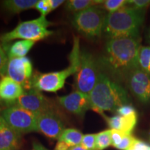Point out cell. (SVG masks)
Masks as SVG:
<instances>
[{
  "label": "cell",
  "mask_w": 150,
  "mask_h": 150,
  "mask_svg": "<svg viewBox=\"0 0 150 150\" xmlns=\"http://www.w3.org/2000/svg\"><path fill=\"white\" fill-rule=\"evenodd\" d=\"M34 8L38 11L41 14L40 16L45 17L47 15L51 12V7H50L49 0H40L38 1Z\"/></svg>",
  "instance_id": "484cf974"
},
{
  "label": "cell",
  "mask_w": 150,
  "mask_h": 150,
  "mask_svg": "<svg viewBox=\"0 0 150 150\" xmlns=\"http://www.w3.org/2000/svg\"><path fill=\"white\" fill-rule=\"evenodd\" d=\"M135 140H136V138H134L131 134L125 135V137L123 138V139L122 140L120 144L116 147V149L120 150L128 149L129 148L131 147V145H132L133 142H134Z\"/></svg>",
  "instance_id": "f1b7e54d"
},
{
  "label": "cell",
  "mask_w": 150,
  "mask_h": 150,
  "mask_svg": "<svg viewBox=\"0 0 150 150\" xmlns=\"http://www.w3.org/2000/svg\"><path fill=\"white\" fill-rule=\"evenodd\" d=\"M99 67L98 62L91 53L81 51L80 65L74 79V87L76 91L89 95L98 79L100 73Z\"/></svg>",
  "instance_id": "52a82bcc"
},
{
  "label": "cell",
  "mask_w": 150,
  "mask_h": 150,
  "mask_svg": "<svg viewBox=\"0 0 150 150\" xmlns=\"http://www.w3.org/2000/svg\"><path fill=\"white\" fill-rule=\"evenodd\" d=\"M127 5L136 10L144 11L150 5V1L149 0H131L128 1Z\"/></svg>",
  "instance_id": "4316f807"
},
{
  "label": "cell",
  "mask_w": 150,
  "mask_h": 150,
  "mask_svg": "<svg viewBox=\"0 0 150 150\" xmlns=\"http://www.w3.org/2000/svg\"><path fill=\"white\" fill-rule=\"evenodd\" d=\"M81 146L89 150L96 149V134L84 135Z\"/></svg>",
  "instance_id": "cb8c5ba5"
},
{
  "label": "cell",
  "mask_w": 150,
  "mask_h": 150,
  "mask_svg": "<svg viewBox=\"0 0 150 150\" xmlns=\"http://www.w3.org/2000/svg\"><path fill=\"white\" fill-rule=\"evenodd\" d=\"M101 0H69L65 2V9L71 12H79L90 7L102 4Z\"/></svg>",
  "instance_id": "ffe728a7"
},
{
  "label": "cell",
  "mask_w": 150,
  "mask_h": 150,
  "mask_svg": "<svg viewBox=\"0 0 150 150\" xmlns=\"http://www.w3.org/2000/svg\"><path fill=\"white\" fill-rule=\"evenodd\" d=\"M145 18V11L132 8L129 6L107 14L103 34L108 39L139 37L140 28Z\"/></svg>",
  "instance_id": "3957f363"
},
{
  "label": "cell",
  "mask_w": 150,
  "mask_h": 150,
  "mask_svg": "<svg viewBox=\"0 0 150 150\" xmlns=\"http://www.w3.org/2000/svg\"><path fill=\"white\" fill-rule=\"evenodd\" d=\"M127 86L140 102H150V75L140 68L131 72L127 77Z\"/></svg>",
  "instance_id": "7c38bea8"
},
{
  "label": "cell",
  "mask_w": 150,
  "mask_h": 150,
  "mask_svg": "<svg viewBox=\"0 0 150 150\" xmlns=\"http://www.w3.org/2000/svg\"><path fill=\"white\" fill-rule=\"evenodd\" d=\"M51 24V22L43 16L20 22L10 32L4 33L0 36V43L1 45L6 44L16 39L34 42L43 40L53 34V31L47 29Z\"/></svg>",
  "instance_id": "8992f818"
},
{
  "label": "cell",
  "mask_w": 150,
  "mask_h": 150,
  "mask_svg": "<svg viewBox=\"0 0 150 150\" xmlns=\"http://www.w3.org/2000/svg\"><path fill=\"white\" fill-rule=\"evenodd\" d=\"M127 150H136V149H131V148H129V149H127Z\"/></svg>",
  "instance_id": "f35d334b"
},
{
  "label": "cell",
  "mask_w": 150,
  "mask_h": 150,
  "mask_svg": "<svg viewBox=\"0 0 150 150\" xmlns=\"http://www.w3.org/2000/svg\"><path fill=\"white\" fill-rule=\"evenodd\" d=\"M14 105L29 110L35 116L47 110L57 109L50 99L35 88L24 91L23 95L16 101Z\"/></svg>",
  "instance_id": "9c48e42d"
},
{
  "label": "cell",
  "mask_w": 150,
  "mask_h": 150,
  "mask_svg": "<svg viewBox=\"0 0 150 150\" xmlns=\"http://www.w3.org/2000/svg\"><path fill=\"white\" fill-rule=\"evenodd\" d=\"M111 145V129H107L96 134V149L104 150Z\"/></svg>",
  "instance_id": "7402d4cb"
},
{
  "label": "cell",
  "mask_w": 150,
  "mask_h": 150,
  "mask_svg": "<svg viewBox=\"0 0 150 150\" xmlns=\"http://www.w3.org/2000/svg\"><path fill=\"white\" fill-rule=\"evenodd\" d=\"M70 146L67 145L65 142L59 141L56 143L54 150H70Z\"/></svg>",
  "instance_id": "d6a6232c"
},
{
  "label": "cell",
  "mask_w": 150,
  "mask_h": 150,
  "mask_svg": "<svg viewBox=\"0 0 150 150\" xmlns=\"http://www.w3.org/2000/svg\"><path fill=\"white\" fill-rule=\"evenodd\" d=\"M81 50L79 38L74 37L73 47L70 54V65L63 70L48 73L35 72L30 81L31 88L39 91L56 93L65 85V81L71 75H74L80 65Z\"/></svg>",
  "instance_id": "277c9868"
},
{
  "label": "cell",
  "mask_w": 150,
  "mask_h": 150,
  "mask_svg": "<svg viewBox=\"0 0 150 150\" xmlns=\"http://www.w3.org/2000/svg\"><path fill=\"white\" fill-rule=\"evenodd\" d=\"M125 135L129 134H125V133L115 129H111V145L112 147H117L120 144Z\"/></svg>",
  "instance_id": "83f0119b"
},
{
  "label": "cell",
  "mask_w": 150,
  "mask_h": 150,
  "mask_svg": "<svg viewBox=\"0 0 150 150\" xmlns=\"http://www.w3.org/2000/svg\"><path fill=\"white\" fill-rule=\"evenodd\" d=\"M33 149L35 150H47L44 146L41 145L40 142H34L33 143Z\"/></svg>",
  "instance_id": "836d02e7"
},
{
  "label": "cell",
  "mask_w": 150,
  "mask_h": 150,
  "mask_svg": "<svg viewBox=\"0 0 150 150\" xmlns=\"http://www.w3.org/2000/svg\"><path fill=\"white\" fill-rule=\"evenodd\" d=\"M6 74L20 84L24 90H29L31 88L30 81L33 76L32 62L27 56L9 59Z\"/></svg>",
  "instance_id": "30bf717a"
},
{
  "label": "cell",
  "mask_w": 150,
  "mask_h": 150,
  "mask_svg": "<svg viewBox=\"0 0 150 150\" xmlns=\"http://www.w3.org/2000/svg\"><path fill=\"white\" fill-rule=\"evenodd\" d=\"M88 95L91 109L102 116L104 111H116L129 102L126 90L104 72L99 73L96 85Z\"/></svg>",
  "instance_id": "7a4b0ae2"
},
{
  "label": "cell",
  "mask_w": 150,
  "mask_h": 150,
  "mask_svg": "<svg viewBox=\"0 0 150 150\" xmlns=\"http://www.w3.org/2000/svg\"><path fill=\"white\" fill-rule=\"evenodd\" d=\"M8 61V58L6 53L2 45L0 43V76H5L6 72V66Z\"/></svg>",
  "instance_id": "d4e9b609"
},
{
  "label": "cell",
  "mask_w": 150,
  "mask_h": 150,
  "mask_svg": "<svg viewBox=\"0 0 150 150\" xmlns=\"http://www.w3.org/2000/svg\"><path fill=\"white\" fill-rule=\"evenodd\" d=\"M106 16L104 9L95 6L76 13L72 24L81 35L94 40L102 36Z\"/></svg>",
  "instance_id": "5b68a950"
},
{
  "label": "cell",
  "mask_w": 150,
  "mask_h": 150,
  "mask_svg": "<svg viewBox=\"0 0 150 150\" xmlns=\"http://www.w3.org/2000/svg\"><path fill=\"white\" fill-rule=\"evenodd\" d=\"M149 43H150V29H149Z\"/></svg>",
  "instance_id": "74e56055"
},
{
  "label": "cell",
  "mask_w": 150,
  "mask_h": 150,
  "mask_svg": "<svg viewBox=\"0 0 150 150\" xmlns=\"http://www.w3.org/2000/svg\"><path fill=\"white\" fill-rule=\"evenodd\" d=\"M38 131L52 139H59L64 131V124L57 109L50 110L36 116Z\"/></svg>",
  "instance_id": "8fae6325"
},
{
  "label": "cell",
  "mask_w": 150,
  "mask_h": 150,
  "mask_svg": "<svg viewBox=\"0 0 150 150\" xmlns=\"http://www.w3.org/2000/svg\"><path fill=\"white\" fill-rule=\"evenodd\" d=\"M21 143V134L14 131L0 116V150H18Z\"/></svg>",
  "instance_id": "9a60e30c"
},
{
  "label": "cell",
  "mask_w": 150,
  "mask_h": 150,
  "mask_svg": "<svg viewBox=\"0 0 150 150\" xmlns=\"http://www.w3.org/2000/svg\"><path fill=\"white\" fill-rule=\"evenodd\" d=\"M33 150H35V149H33Z\"/></svg>",
  "instance_id": "ab89813d"
},
{
  "label": "cell",
  "mask_w": 150,
  "mask_h": 150,
  "mask_svg": "<svg viewBox=\"0 0 150 150\" xmlns=\"http://www.w3.org/2000/svg\"><path fill=\"white\" fill-rule=\"evenodd\" d=\"M140 47L139 37L108 39L104 54L99 59V66L114 78L127 79L131 72L139 68Z\"/></svg>",
  "instance_id": "6da1fadb"
},
{
  "label": "cell",
  "mask_w": 150,
  "mask_h": 150,
  "mask_svg": "<svg viewBox=\"0 0 150 150\" xmlns=\"http://www.w3.org/2000/svg\"><path fill=\"white\" fill-rule=\"evenodd\" d=\"M70 150H89V149H86L83 147H81V145H79V146H76V147H71Z\"/></svg>",
  "instance_id": "e575fe53"
},
{
  "label": "cell",
  "mask_w": 150,
  "mask_h": 150,
  "mask_svg": "<svg viewBox=\"0 0 150 150\" xmlns=\"http://www.w3.org/2000/svg\"><path fill=\"white\" fill-rule=\"evenodd\" d=\"M0 104H1V105H5L4 103V102H2V101L1 100V99H0Z\"/></svg>",
  "instance_id": "8d00e7d4"
},
{
  "label": "cell",
  "mask_w": 150,
  "mask_h": 150,
  "mask_svg": "<svg viewBox=\"0 0 150 150\" xmlns=\"http://www.w3.org/2000/svg\"><path fill=\"white\" fill-rule=\"evenodd\" d=\"M37 2V0H4L1 1V8L10 14H18L34 8Z\"/></svg>",
  "instance_id": "ac0fdd59"
},
{
  "label": "cell",
  "mask_w": 150,
  "mask_h": 150,
  "mask_svg": "<svg viewBox=\"0 0 150 150\" xmlns=\"http://www.w3.org/2000/svg\"><path fill=\"white\" fill-rule=\"evenodd\" d=\"M34 41L20 40L2 45L8 59L24 57L35 44Z\"/></svg>",
  "instance_id": "e0dca14e"
},
{
  "label": "cell",
  "mask_w": 150,
  "mask_h": 150,
  "mask_svg": "<svg viewBox=\"0 0 150 150\" xmlns=\"http://www.w3.org/2000/svg\"><path fill=\"white\" fill-rule=\"evenodd\" d=\"M24 89L22 86L11 79L8 76L0 79V99L7 106L16 104V101L23 95Z\"/></svg>",
  "instance_id": "5bb4252c"
},
{
  "label": "cell",
  "mask_w": 150,
  "mask_h": 150,
  "mask_svg": "<svg viewBox=\"0 0 150 150\" xmlns=\"http://www.w3.org/2000/svg\"><path fill=\"white\" fill-rule=\"evenodd\" d=\"M103 117L110 129L120 131L125 134H131L138 121L137 113L127 116L117 115L112 117H108L104 115Z\"/></svg>",
  "instance_id": "2e32d148"
},
{
  "label": "cell",
  "mask_w": 150,
  "mask_h": 150,
  "mask_svg": "<svg viewBox=\"0 0 150 150\" xmlns=\"http://www.w3.org/2000/svg\"><path fill=\"white\" fill-rule=\"evenodd\" d=\"M139 68L150 75V46L141 47L138 54Z\"/></svg>",
  "instance_id": "44dd1931"
},
{
  "label": "cell",
  "mask_w": 150,
  "mask_h": 150,
  "mask_svg": "<svg viewBox=\"0 0 150 150\" xmlns=\"http://www.w3.org/2000/svg\"><path fill=\"white\" fill-rule=\"evenodd\" d=\"M128 3L127 0H106L103 1L101 8L110 13H113L126 6Z\"/></svg>",
  "instance_id": "603a6c76"
},
{
  "label": "cell",
  "mask_w": 150,
  "mask_h": 150,
  "mask_svg": "<svg viewBox=\"0 0 150 150\" xmlns=\"http://www.w3.org/2000/svg\"><path fill=\"white\" fill-rule=\"evenodd\" d=\"M49 2H50V7H51V10L53 11L57 8L62 4L64 3L65 1L63 0H49Z\"/></svg>",
  "instance_id": "1f68e13d"
},
{
  "label": "cell",
  "mask_w": 150,
  "mask_h": 150,
  "mask_svg": "<svg viewBox=\"0 0 150 150\" xmlns=\"http://www.w3.org/2000/svg\"><path fill=\"white\" fill-rule=\"evenodd\" d=\"M59 104L63 108L76 115L83 116L91 109L89 95L78 91H74L67 95L58 97Z\"/></svg>",
  "instance_id": "4fadbf2b"
},
{
  "label": "cell",
  "mask_w": 150,
  "mask_h": 150,
  "mask_svg": "<svg viewBox=\"0 0 150 150\" xmlns=\"http://www.w3.org/2000/svg\"><path fill=\"white\" fill-rule=\"evenodd\" d=\"M115 112H117L118 115L120 116H127L137 113L134 106H132L130 104L123 105V106L118 108Z\"/></svg>",
  "instance_id": "f546056e"
},
{
  "label": "cell",
  "mask_w": 150,
  "mask_h": 150,
  "mask_svg": "<svg viewBox=\"0 0 150 150\" xmlns=\"http://www.w3.org/2000/svg\"><path fill=\"white\" fill-rule=\"evenodd\" d=\"M1 117L11 128L21 135L38 131L36 116L17 105L6 107L1 112Z\"/></svg>",
  "instance_id": "ba28073f"
},
{
  "label": "cell",
  "mask_w": 150,
  "mask_h": 150,
  "mask_svg": "<svg viewBox=\"0 0 150 150\" xmlns=\"http://www.w3.org/2000/svg\"><path fill=\"white\" fill-rule=\"evenodd\" d=\"M129 148L136 150H150V145L145 142L136 138V140H134V142H133Z\"/></svg>",
  "instance_id": "4dcf8cb0"
},
{
  "label": "cell",
  "mask_w": 150,
  "mask_h": 150,
  "mask_svg": "<svg viewBox=\"0 0 150 150\" xmlns=\"http://www.w3.org/2000/svg\"><path fill=\"white\" fill-rule=\"evenodd\" d=\"M4 105L0 104V116H1V112H2L3 110L4 109Z\"/></svg>",
  "instance_id": "d590c367"
},
{
  "label": "cell",
  "mask_w": 150,
  "mask_h": 150,
  "mask_svg": "<svg viewBox=\"0 0 150 150\" xmlns=\"http://www.w3.org/2000/svg\"><path fill=\"white\" fill-rule=\"evenodd\" d=\"M83 135L75 129H65L59 138V141L64 142L70 147L81 145Z\"/></svg>",
  "instance_id": "d6986e66"
}]
</instances>
